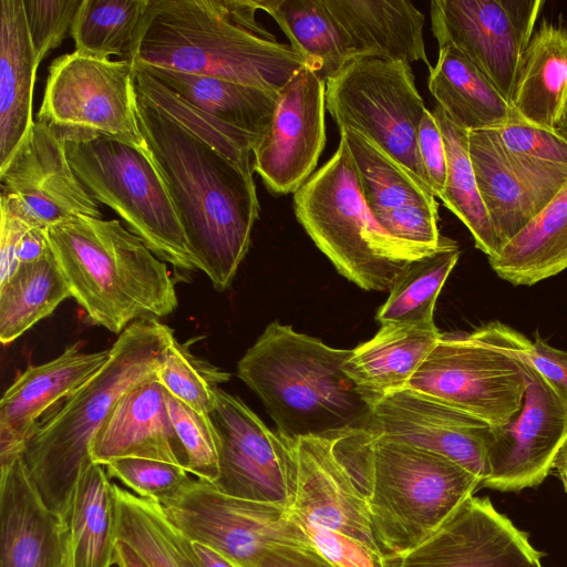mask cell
<instances>
[{"instance_id":"55","label":"cell","mask_w":567,"mask_h":567,"mask_svg":"<svg viewBox=\"0 0 567 567\" xmlns=\"http://www.w3.org/2000/svg\"><path fill=\"white\" fill-rule=\"evenodd\" d=\"M558 131L567 136V106H566V110H565V113H564V116H563V120L560 122Z\"/></svg>"},{"instance_id":"42","label":"cell","mask_w":567,"mask_h":567,"mask_svg":"<svg viewBox=\"0 0 567 567\" xmlns=\"http://www.w3.org/2000/svg\"><path fill=\"white\" fill-rule=\"evenodd\" d=\"M468 334L567 390V351L551 347L538 336L532 341L497 320L483 324Z\"/></svg>"},{"instance_id":"14","label":"cell","mask_w":567,"mask_h":567,"mask_svg":"<svg viewBox=\"0 0 567 567\" xmlns=\"http://www.w3.org/2000/svg\"><path fill=\"white\" fill-rule=\"evenodd\" d=\"M218 440L223 493L289 507L291 449L287 436L271 431L238 396L217 391L209 413Z\"/></svg>"},{"instance_id":"32","label":"cell","mask_w":567,"mask_h":567,"mask_svg":"<svg viewBox=\"0 0 567 567\" xmlns=\"http://www.w3.org/2000/svg\"><path fill=\"white\" fill-rule=\"evenodd\" d=\"M64 520L72 567H111L117 545V505L114 484L103 465L93 461L82 470Z\"/></svg>"},{"instance_id":"18","label":"cell","mask_w":567,"mask_h":567,"mask_svg":"<svg viewBox=\"0 0 567 567\" xmlns=\"http://www.w3.org/2000/svg\"><path fill=\"white\" fill-rule=\"evenodd\" d=\"M0 195L16 199L45 229L81 216L102 218L99 202L71 167L64 141L38 121L0 167Z\"/></svg>"},{"instance_id":"7","label":"cell","mask_w":567,"mask_h":567,"mask_svg":"<svg viewBox=\"0 0 567 567\" xmlns=\"http://www.w3.org/2000/svg\"><path fill=\"white\" fill-rule=\"evenodd\" d=\"M297 220L339 274L364 290L390 291L405 268L436 249L392 237L368 208L343 137L293 194Z\"/></svg>"},{"instance_id":"11","label":"cell","mask_w":567,"mask_h":567,"mask_svg":"<svg viewBox=\"0 0 567 567\" xmlns=\"http://www.w3.org/2000/svg\"><path fill=\"white\" fill-rule=\"evenodd\" d=\"M159 505L185 537L237 567H257L276 544L311 546L289 507L230 496L206 480L193 478Z\"/></svg>"},{"instance_id":"53","label":"cell","mask_w":567,"mask_h":567,"mask_svg":"<svg viewBox=\"0 0 567 567\" xmlns=\"http://www.w3.org/2000/svg\"><path fill=\"white\" fill-rule=\"evenodd\" d=\"M115 565L117 567H148L141 556L122 540H117Z\"/></svg>"},{"instance_id":"31","label":"cell","mask_w":567,"mask_h":567,"mask_svg":"<svg viewBox=\"0 0 567 567\" xmlns=\"http://www.w3.org/2000/svg\"><path fill=\"white\" fill-rule=\"evenodd\" d=\"M488 261L514 286H533L567 269V182Z\"/></svg>"},{"instance_id":"23","label":"cell","mask_w":567,"mask_h":567,"mask_svg":"<svg viewBox=\"0 0 567 567\" xmlns=\"http://www.w3.org/2000/svg\"><path fill=\"white\" fill-rule=\"evenodd\" d=\"M110 355V349L85 352L80 342L56 358L20 373L0 401V466L22 455L39 417L81 388Z\"/></svg>"},{"instance_id":"8","label":"cell","mask_w":567,"mask_h":567,"mask_svg":"<svg viewBox=\"0 0 567 567\" xmlns=\"http://www.w3.org/2000/svg\"><path fill=\"white\" fill-rule=\"evenodd\" d=\"M64 143L71 167L95 200L113 209L159 259L181 270H199L146 146L100 134Z\"/></svg>"},{"instance_id":"34","label":"cell","mask_w":567,"mask_h":567,"mask_svg":"<svg viewBox=\"0 0 567 567\" xmlns=\"http://www.w3.org/2000/svg\"><path fill=\"white\" fill-rule=\"evenodd\" d=\"M72 297L51 248L39 260L20 265L0 287V341L9 344Z\"/></svg>"},{"instance_id":"19","label":"cell","mask_w":567,"mask_h":567,"mask_svg":"<svg viewBox=\"0 0 567 567\" xmlns=\"http://www.w3.org/2000/svg\"><path fill=\"white\" fill-rule=\"evenodd\" d=\"M468 150L501 248L554 198L567 168L509 153L495 130L470 131Z\"/></svg>"},{"instance_id":"36","label":"cell","mask_w":567,"mask_h":567,"mask_svg":"<svg viewBox=\"0 0 567 567\" xmlns=\"http://www.w3.org/2000/svg\"><path fill=\"white\" fill-rule=\"evenodd\" d=\"M432 113L440 125L446 151L447 172L441 200L467 227L475 247L487 258L493 257L499 249V243L477 187L468 150L470 131L455 124L437 104Z\"/></svg>"},{"instance_id":"33","label":"cell","mask_w":567,"mask_h":567,"mask_svg":"<svg viewBox=\"0 0 567 567\" xmlns=\"http://www.w3.org/2000/svg\"><path fill=\"white\" fill-rule=\"evenodd\" d=\"M305 66L327 82L353 58L352 44L324 0H259Z\"/></svg>"},{"instance_id":"35","label":"cell","mask_w":567,"mask_h":567,"mask_svg":"<svg viewBox=\"0 0 567 567\" xmlns=\"http://www.w3.org/2000/svg\"><path fill=\"white\" fill-rule=\"evenodd\" d=\"M117 539L128 544L148 567H203L192 540L166 518L159 503L114 484Z\"/></svg>"},{"instance_id":"16","label":"cell","mask_w":567,"mask_h":567,"mask_svg":"<svg viewBox=\"0 0 567 567\" xmlns=\"http://www.w3.org/2000/svg\"><path fill=\"white\" fill-rule=\"evenodd\" d=\"M542 558L488 497L473 495L416 546L385 556V567H543Z\"/></svg>"},{"instance_id":"22","label":"cell","mask_w":567,"mask_h":567,"mask_svg":"<svg viewBox=\"0 0 567 567\" xmlns=\"http://www.w3.org/2000/svg\"><path fill=\"white\" fill-rule=\"evenodd\" d=\"M65 520L40 497L22 456L0 466V567H71Z\"/></svg>"},{"instance_id":"47","label":"cell","mask_w":567,"mask_h":567,"mask_svg":"<svg viewBox=\"0 0 567 567\" xmlns=\"http://www.w3.org/2000/svg\"><path fill=\"white\" fill-rule=\"evenodd\" d=\"M495 132L509 153L567 168V136L558 130L513 121Z\"/></svg>"},{"instance_id":"44","label":"cell","mask_w":567,"mask_h":567,"mask_svg":"<svg viewBox=\"0 0 567 567\" xmlns=\"http://www.w3.org/2000/svg\"><path fill=\"white\" fill-rule=\"evenodd\" d=\"M109 476L118 478L138 496L161 503L193 478L179 465L140 457L117 458L105 464Z\"/></svg>"},{"instance_id":"4","label":"cell","mask_w":567,"mask_h":567,"mask_svg":"<svg viewBox=\"0 0 567 567\" xmlns=\"http://www.w3.org/2000/svg\"><path fill=\"white\" fill-rule=\"evenodd\" d=\"M350 354L275 321L239 360L237 375L289 439L365 430L372 406L343 370Z\"/></svg>"},{"instance_id":"3","label":"cell","mask_w":567,"mask_h":567,"mask_svg":"<svg viewBox=\"0 0 567 567\" xmlns=\"http://www.w3.org/2000/svg\"><path fill=\"white\" fill-rule=\"evenodd\" d=\"M334 452L363 498L385 556L416 546L481 487L460 464L364 430L334 434Z\"/></svg>"},{"instance_id":"38","label":"cell","mask_w":567,"mask_h":567,"mask_svg":"<svg viewBox=\"0 0 567 567\" xmlns=\"http://www.w3.org/2000/svg\"><path fill=\"white\" fill-rule=\"evenodd\" d=\"M460 255L457 243L443 236L436 250L405 268L379 309L377 320L381 324L433 320L436 299Z\"/></svg>"},{"instance_id":"29","label":"cell","mask_w":567,"mask_h":567,"mask_svg":"<svg viewBox=\"0 0 567 567\" xmlns=\"http://www.w3.org/2000/svg\"><path fill=\"white\" fill-rule=\"evenodd\" d=\"M188 104L257 144L267 133L278 93L223 79L133 64Z\"/></svg>"},{"instance_id":"52","label":"cell","mask_w":567,"mask_h":567,"mask_svg":"<svg viewBox=\"0 0 567 567\" xmlns=\"http://www.w3.org/2000/svg\"><path fill=\"white\" fill-rule=\"evenodd\" d=\"M192 548L203 567H237L224 556L203 544L192 542Z\"/></svg>"},{"instance_id":"26","label":"cell","mask_w":567,"mask_h":567,"mask_svg":"<svg viewBox=\"0 0 567 567\" xmlns=\"http://www.w3.org/2000/svg\"><path fill=\"white\" fill-rule=\"evenodd\" d=\"M347 33L355 58L372 56L429 69L423 38L424 14L405 0H324Z\"/></svg>"},{"instance_id":"39","label":"cell","mask_w":567,"mask_h":567,"mask_svg":"<svg viewBox=\"0 0 567 567\" xmlns=\"http://www.w3.org/2000/svg\"><path fill=\"white\" fill-rule=\"evenodd\" d=\"M148 1L82 0L70 31L75 51L130 61Z\"/></svg>"},{"instance_id":"49","label":"cell","mask_w":567,"mask_h":567,"mask_svg":"<svg viewBox=\"0 0 567 567\" xmlns=\"http://www.w3.org/2000/svg\"><path fill=\"white\" fill-rule=\"evenodd\" d=\"M417 148L433 195L441 199L446 182V151L440 125L427 109L419 126Z\"/></svg>"},{"instance_id":"2","label":"cell","mask_w":567,"mask_h":567,"mask_svg":"<svg viewBox=\"0 0 567 567\" xmlns=\"http://www.w3.org/2000/svg\"><path fill=\"white\" fill-rule=\"evenodd\" d=\"M258 10L259 0H150L130 62L279 92L305 62Z\"/></svg>"},{"instance_id":"17","label":"cell","mask_w":567,"mask_h":567,"mask_svg":"<svg viewBox=\"0 0 567 567\" xmlns=\"http://www.w3.org/2000/svg\"><path fill=\"white\" fill-rule=\"evenodd\" d=\"M326 82L303 66L279 91L267 133L252 151V169L275 194L296 193L326 145Z\"/></svg>"},{"instance_id":"27","label":"cell","mask_w":567,"mask_h":567,"mask_svg":"<svg viewBox=\"0 0 567 567\" xmlns=\"http://www.w3.org/2000/svg\"><path fill=\"white\" fill-rule=\"evenodd\" d=\"M517 118L558 130L567 106V30L543 19L517 70L509 101Z\"/></svg>"},{"instance_id":"24","label":"cell","mask_w":567,"mask_h":567,"mask_svg":"<svg viewBox=\"0 0 567 567\" xmlns=\"http://www.w3.org/2000/svg\"><path fill=\"white\" fill-rule=\"evenodd\" d=\"M91 460L101 465L124 457L182 466L187 456L174 429L166 390L156 375L124 393L92 440Z\"/></svg>"},{"instance_id":"45","label":"cell","mask_w":567,"mask_h":567,"mask_svg":"<svg viewBox=\"0 0 567 567\" xmlns=\"http://www.w3.org/2000/svg\"><path fill=\"white\" fill-rule=\"evenodd\" d=\"M82 0H23L25 22L39 63L70 33Z\"/></svg>"},{"instance_id":"50","label":"cell","mask_w":567,"mask_h":567,"mask_svg":"<svg viewBox=\"0 0 567 567\" xmlns=\"http://www.w3.org/2000/svg\"><path fill=\"white\" fill-rule=\"evenodd\" d=\"M257 567H336L311 546L276 544L269 547Z\"/></svg>"},{"instance_id":"6","label":"cell","mask_w":567,"mask_h":567,"mask_svg":"<svg viewBox=\"0 0 567 567\" xmlns=\"http://www.w3.org/2000/svg\"><path fill=\"white\" fill-rule=\"evenodd\" d=\"M47 233L72 298L92 324L121 334L133 322L158 320L176 309L166 262L120 220L81 216Z\"/></svg>"},{"instance_id":"48","label":"cell","mask_w":567,"mask_h":567,"mask_svg":"<svg viewBox=\"0 0 567 567\" xmlns=\"http://www.w3.org/2000/svg\"><path fill=\"white\" fill-rule=\"evenodd\" d=\"M0 287L6 285L20 267L18 249L22 236L35 226L13 198L0 195Z\"/></svg>"},{"instance_id":"37","label":"cell","mask_w":567,"mask_h":567,"mask_svg":"<svg viewBox=\"0 0 567 567\" xmlns=\"http://www.w3.org/2000/svg\"><path fill=\"white\" fill-rule=\"evenodd\" d=\"M349 146L363 199L374 218L410 202L435 197L406 167L361 133L340 130Z\"/></svg>"},{"instance_id":"28","label":"cell","mask_w":567,"mask_h":567,"mask_svg":"<svg viewBox=\"0 0 567 567\" xmlns=\"http://www.w3.org/2000/svg\"><path fill=\"white\" fill-rule=\"evenodd\" d=\"M39 61L28 31L23 0L0 1V167L31 128Z\"/></svg>"},{"instance_id":"41","label":"cell","mask_w":567,"mask_h":567,"mask_svg":"<svg viewBox=\"0 0 567 567\" xmlns=\"http://www.w3.org/2000/svg\"><path fill=\"white\" fill-rule=\"evenodd\" d=\"M230 373L194 355L175 337L165 350L156 378L164 389L195 411L209 414L219 385Z\"/></svg>"},{"instance_id":"40","label":"cell","mask_w":567,"mask_h":567,"mask_svg":"<svg viewBox=\"0 0 567 567\" xmlns=\"http://www.w3.org/2000/svg\"><path fill=\"white\" fill-rule=\"evenodd\" d=\"M137 95L154 109L240 164H251L257 143L188 104L146 72L134 68Z\"/></svg>"},{"instance_id":"9","label":"cell","mask_w":567,"mask_h":567,"mask_svg":"<svg viewBox=\"0 0 567 567\" xmlns=\"http://www.w3.org/2000/svg\"><path fill=\"white\" fill-rule=\"evenodd\" d=\"M326 109L339 131L349 127L361 133L432 192L417 148L426 107L409 63L353 58L326 82Z\"/></svg>"},{"instance_id":"15","label":"cell","mask_w":567,"mask_h":567,"mask_svg":"<svg viewBox=\"0 0 567 567\" xmlns=\"http://www.w3.org/2000/svg\"><path fill=\"white\" fill-rule=\"evenodd\" d=\"M527 370L529 381L519 413L507 425L492 429L487 475L481 487L519 492L538 486L567 443V390Z\"/></svg>"},{"instance_id":"12","label":"cell","mask_w":567,"mask_h":567,"mask_svg":"<svg viewBox=\"0 0 567 567\" xmlns=\"http://www.w3.org/2000/svg\"><path fill=\"white\" fill-rule=\"evenodd\" d=\"M528 381L525 365L468 333L442 334L406 388L497 429L519 413Z\"/></svg>"},{"instance_id":"25","label":"cell","mask_w":567,"mask_h":567,"mask_svg":"<svg viewBox=\"0 0 567 567\" xmlns=\"http://www.w3.org/2000/svg\"><path fill=\"white\" fill-rule=\"evenodd\" d=\"M441 336L433 320L381 324L370 340L351 350L343 370L373 406L406 388Z\"/></svg>"},{"instance_id":"20","label":"cell","mask_w":567,"mask_h":567,"mask_svg":"<svg viewBox=\"0 0 567 567\" xmlns=\"http://www.w3.org/2000/svg\"><path fill=\"white\" fill-rule=\"evenodd\" d=\"M364 431L450 458L482 482L487 475L492 427L409 388L392 392L377 402Z\"/></svg>"},{"instance_id":"10","label":"cell","mask_w":567,"mask_h":567,"mask_svg":"<svg viewBox=\"0 0 567 567\" xmlns=\"http://www.w3.org/2000/svg\"><path fill=\"white\" fill-rule=\"evenodd\" d=\"M37 121L64 142L100 134L145 146L133 64L75 50L58 56L49 66Z\"/></svg>"},{"instance_id":"54","label":"cell","mask_w":567,"mask_h":567,"mask_svg":"<svg viewBox=\"0 0 567 567\" xmlns=\"http://www.w3.org/2000/svg\"><path fill=\"white\" fill-rule=\"evenodd\" d=\"M553 470L556 471L563 483L564 491L567 493V443L559 451Z\"/></svg>"},{"instance_id":"1","label":"cell","mask_w":567,"mask_h":567,"mask_svg":"<svg viewBox=\"0 0 567 567\" xmlns=\"http://www.w3.org/2000/svg\"><path fill=\"white\" fill-rule=\"evenodd\" d=\"M137 118L198 269L227 290L259 217L252 164L230 159L138 95Z\"/></svg>"},{"instance_id":"43","label":"cell","mask_w":567,"mask_h":567,"mask_svg":"<svg viewBox=\"0 0 567 567\" xmlns=\"http://www.w3.org/2000/svg\"><path fill=\"white\" fill-rule=\"evenodd\" d=\"M174 429L187 456V472L197 478L216 482L219 475L218 440L209 414L189 408L166 391Z\"/></svg>"},{"instance_id":"21","label":"cell","mask_w":567,"mask_h":567,"mask_svg":"<svg viewBox=\"0 0 567 567\" xmlns=\"http://www.w3.org/2000/svg\"><path fill=\"white\" fill-rule=\"evenodd\" d=\"M288 440L293 517L382 553L365 503L336 455L333 435Z\"/></svg>"},{"instance_id":"51","label":"cell","mask_w":567,"mask_h":567,"mask_svg":"<svg viewBox=\"0 0 567 567\" xmlns=\"http://www.w3.org/2000/svg\"><path fill=\"white\" fill-rule=\"evenodd\" d=\"M47 230L42 227H30L24 233L18 249L20 265L34 262L50 250Z\"/></svg>"},{"instance_id":"5","label":"cell","mask_w":567,"mask_h":567,"mask_svg":"<svg viewBox=\"0 0 567 567\" xmlns=\"http://www.w3.org/2000/svg\"><path fill=\"white\" fill-rule=\"evenodd\" d=\"M173 330L158 320L130 324L110 348L106 362L60 409L39 422L22 460L44 504L63 519L90 446L118 399L156 375Z\"/></svg>"},{"instance_id":"46","label":"cell","mask_w":567,"mask_h":567,"mask_svg":"<svg viewBox=\"0 0 567 567\" xmlns=\"http://www.w3.org/2000/svg\"><path fill=\"white\" fill-rule=\"evenodd\" d=\"M439 205L435 197L410 202L375 217L392 237L412 246L436 249L442 240L437 227Z\"/></svg>"},{"instance_id":"30","label":"cell","mask_w":567,"mask_h":567,"mask_svg":"<svg viewBox=\"0 0 567 567\" xmlns=\"http://www.w3.org/2000/svg\"><path fill=\"white\" fill-rule=\"evenodd\" d=\"M427 85L437 105L467 131L497 130L517 121L495 85L452 45L440 48L436 63L430 68Z\"/></svg>"},{"instance_id":"13","label":"cell","mask_w":567,"mask_h":567,"mask_svg":"<svg viewBox=\"0 0 567 567\" xmlns=\"http://www.w3.org/2000/svg\"><path fill=\"white\" fill-rule=\"evenodd\" d=\"M543 0H433L432 32L475 64L509 103Z\"/></svg>"},{"instance_id":"56","label":"cell","mask_w":567,"mask_h":567,"mask_svg":"<svg viewBox=\"0 0 567 567\" xmlns=\"http://www.w3.org/2000/svg\"><path fill=\"white\" fill-rule=\"evenodd\" d=\"M71 567H72V565H71Z\"/></svg>"}]
</instances>
